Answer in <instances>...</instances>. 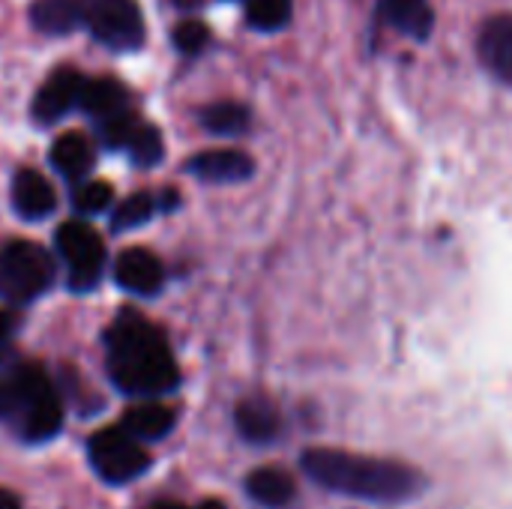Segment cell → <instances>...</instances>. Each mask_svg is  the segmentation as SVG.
<instances>
[{"instance_id": "1", "label": "cell", "mask_w": 512, "mask_h": 509, "mask_svg": "<svg viewBox=\"0 0 512 509\" xmlns=\"http://www.w3.org/2000/svg\"><path fill=\"white\" fill-rule=\"evenodd\" d=\"M108 378L129 396H165L177 390L180 369L159 327L138 312H120L105 330Z\"/></svg>"}, {"instance_id": "2", "label": "cell", "mask_w": 512, "mask_h": 509, "mask_svg": "<svg viewBox=\"0 0 512 509\" xmlns=\"http://www.w3.org/2000/svg\"><path fill=\"white\" fill-rule=\"evenodd\" d=\"M303 471L324 489L360 501H402L417 489V474L399 462L366 459L342 450H306Z\"/></svg>"}, {"instance_id": "3", "label": "cell", "mask_w": 512, "mask_h": 509, "mask_svg": "<svg viewBox=\"0 0 512 509\" xmlns=\"http://www.w3.org/2000/svg\"><path fill=\"white\" fill-rule=\"evenodd\" d=\"M0 423H6L21 441H51L63 426V405L36 363H12L0 369Z\"/></svg>"}, {"instance_id": "4", "label": "cell", "mask_w": 512, "mask_h": 509, "mask_svg": "<svg viewBox=\"0 0 512 509\" xmlns=\"http://www.w3.org/2000/svg\"><path fill=\"white\" fill-rule=\"evenodd\" d=\"M54 282L51 255L33 240H12L0 249V297L9 303H33Z\"/></svg>"}, {"instance_id": "5", "label": "cell", "mask_w": 512, "mask_h": 509, "mask_svg": "<svg viewBox=\"0 0 512 509\" xmlns=\"http://www.w3.org/2000/svg\"><path fill=\"white\" fill-rule=\"evenodd\" d=\"M81 21L96 42L114 51H135L144 42V18L135 0H78Z\"/></svg>"}, {"instance_id": "6", "label": "cell", "mask_w": 512, "mask_h": 509, "mask_svg": "<svg viewBox=\"0 0 512 509\" xmlns=\"http://www.w3.org/2000/svg\"><path fill=\"white\" fill-rule=\"evenodd\" d=\"M57 252L66 261L69 288L87 294L99 285L105 267V243L102 237L81 219H69L57 228Z\"/></svg>"}, {"instance_id": "7", "label": "cell", "mask_w": 512, "mask_h": 509, "mask_svg": "<svg viewBox=\"0 0 512 509\" xmlns=\"http://www.w3.org/2000/svg\"><path fill=\"white\" fill-rule=\"evenodd\" d=\"M90 468L111 486H126L150 468L147 450L123 429H102L87 444Z\"/></svg>"}, {"instance_id": "8", "label": "cell", "mask_w": 512, "mask_h": 509, "mask_svg": "<svg viewBox=\"0 0 512 509\" xmlns=\"http://www.w3.org/2000/svg\"><path fill=\"white\" fill-rule=\"evenodd\" d=\"M84 84H87V78L78 69H72V66L54 69L33 96V120L45 123V126L63 120L72 108H78Z\"/></svg>"}, {"instance_id": "9", "label": "cell", "mask_w": 512, "mask_h": 509, "mask_svg": "<svg viewBox=\"0 0 512 509\" xmlns=\"http://www.w3.org/2000/svg\"><path fill=\"white\" fill-rule=\"evenodd\" d=\"M114 279L129 294H156L165 282L162 261L147 249H126L114 264Z\"/></svg>"}, {"instance_id": "10", "label": "cell", "mask_w": 512, "mask_h": 509, "mask_svg": "<svg viewBox=\"0 0 512 509\" xmlns=\"http://www.w3.org/2000/svg\"><path fill=\"white\" fill-rule=\"evenodd\" d=\"M477 51L495 78L512 84V15H495L480 27Z\"/></svg>"}, {"instance_id": "11", "label": "cell", "mask_w": 512, "mask_h": 509, "mask_svg": "<svg viewBox=\"0 0 512 509\" xmlns=\"http://www.w3.org/2000/svg\"><path fill=\"white\" fill-rule=\"evenodd\" d=\"M12 207L21 219L36 222L54 213L57 207V195L54 186L33 168H21L12 177Z\"/></svg>"}, {"instance_id": "12", "label": "cell", "mask_w": 512, "mask_h": 509, "mask_svg": "<svg viewBox=\"0 0 512 509\" xmlns=\"http://www.w3.org/2000/svg\"><path fill=\"white\" fill-rule=\"evenodd\" d=\"M186 171L204 183H240L252 177L255 162L240 150H204L186 162Z\"/></svg>"}, {"instance_id": "13", "label": "cell", "mask_w": 512, "mask_h": 509, "mask_svg": "<svg viewBox=\"0 0 512 509\" xmlns=\"http://www.w3.org/2000/svg\"><path fill=\"white\" fill-rule=\"evenodd\" d=\"M378 18L417 42H426L435 30V9L429 0H378Z\"/></svg>"}, {"instance_id": "14", "label": "cell", "mask_w": 512, "mask_h": 509, "mask_svg": "<svg viewBox=\"0 0 512 509\" xmlns=\"http://www.w3.org/2000/svg\"><path fill=\"white\" fill-rule=\"evenodd\" d=\"M78 108L93 123H102V120H111V117L129 111L132 105H129V90L117 78H87Z\"/></svg>"}, {"instance_id": "15", "label": "cell", "mask_w": 512, "mask_h": 509, "mask_svg": "<svg viewBox=\"0 0 512 509\" xmlns=\"http://www.w3.org/2000/svg\"><path fill=\"white\" fill-rule=\"evenodd\" d=\"M234 423H237V432L249 444H270L279 435V426H282L276 405L261 399V396L243 399L237 405V411H234Z\"/></svg>"}, {"instance_id": "16", "label": "cell", "mask_w": 512, "mask_h": 509, "mask_svg": "<svg viewBox=\"0 0 512 509\" xmlns=\"http://www.w3.org/2000/svg\"><path fill=\"white\" fill-rule=\"evenodd\" d=\"M96 162V150L87 135L81 132H66L51 144V165L60 177L66 180H81Z\"/></svg>"}, {"instance_id": "17", "label": "cell", "mask_w": 512, "mask_h": 509, "mask_svg": "<svg viewBox=\"0 0 512 509\" xmlns=\"http://www.w3.org/2000/svg\"><path fill=\"white\" fill-rule=\"evenodd\" d=\"M177 423V414L165 405H156V402H141V405H132L126 414H123V432L132 435L138 444L141 441H162Z\"/></svg>"}, {"instance_id": "18", "label": "cell", "mask_w": 512, "mask_h": 509, "mask_svg": "<svg viewBox=\"0 0 512 509\" xmlns=\"http://www.w3.org/2000/svg\"><path fill=\"white\" fill-rule=\"evenodd\" d=\"M30 21L48 36H66L84 24L78 0H36L30 6Z\"/></svg>"}, {"instance_id": "19", "label": "cell", "mask_w": 512, "mask_h": 509, "mask_svg": "<svg viewBox=\"0 0 512 509\" xmlns=\"http://www.w3.org/2000/svg\"><path fill=\"white\" fill-rule=\"evenodd\" d=\"M246 492L264 507H285L294 498V480L279 468H258L246 477Z\"/></svg>"}, {"instance_id": "20", "label": "cell", "mask_w": 512, "mask_h": 509, "mask_svg": "<svg viewBox=\"0 0 512 509\" xmlns=\"http://www.w3.org/2000/svg\"><path fill=\"white\" fill-rule=\"evenodd\" d=\"M249 108L240 102H213L201 111V126L213 135H243L249 129Z\"/></svg>"}, {"instance_id": "21", "label": "cell", "mask_w": 512, "mask_h": 509, "mask_svg": "<svg viewBox=\"0 0 512 509\" xmlns=\"http://www.w3.org/2000/svg\"><path fill=\"white\" fill-rule=\"evenodd\" d=\"M156 210H162L159 198H153L150 192H132V195H126V198L117 204V210H114V216H111V228H114V231L141 228L144 222H150V216H153Z\"/></svg>"}, {"instance_id": "22", "label": "cell", "mask_w": 512, "mask_h": 509, "mask_svg": "<svg viewBox=\"0 0 512 509\" xmlns=\"http://www.w3.org/2000/svg\"><path fill=\"white\" fill-rule=\"evenodd\" d=\"M291 15H294L291 0H249L246 3V21L252 30H261V33H276L288 27Z\"/></svg>"}, {"instance_id": "23", "label": "cell", "mask_w": 512, "mask_h": 509, "mask_svg": "<svg viewBox=\"0 0 512 509\" xmlns=\"http://www.w3.org/2000/svg\"><path fill=\"white\" fill-rule=\"evenodd\" d=\"M123 150L129 153L132 165H138V168H153L165 156V144H162L159 129L150 126V123H144V120L135 126V132H132V138L126 141Z\"/></svg>"}, {"instance_id": "24", "label": "cell", "mask_w": 512, "mask_h": 509, "mask_svg": "<svg viewBox=\"0 0 512 509\" xmlns=\"http://www.w3.org/2000/svg\"><path fill=\"white\" fill-rule=\"evenodd\" d=\"M138 123H141V117L129 108V111H123V114H117V117H111V120L96 123V135H99V141H102L108 150H123L126 141L132 138V132H135Z\"/></svg>"}, {"instance_id": "25", "label": "cell", "mask_w": 512, "mask_h": 509, "mask_svg": "<svg viewBox=\"0 0 512 509\" xmlns=\"http://www.w3.org/2000/svg\"><path fill=\"white\" fill-rule=\"evenodd\" d=\"M111 198H114V192H111V186L105 180H87V183L75 186V192H72V204L84 216L102 213L111 204Z\"/></svg>"}, {"instance_id": "26", "label": "cell", "mask_w": 512, "mask_h": 509, "mask_svg": "<svg viewBox=\"0 0 512 509\" xmlns=\"http://www.w3.org/2000/svg\"><path fill=\"white\" fill-rule=\"evenodd\" d=\"M174 39V48L183 51V54H201L207 45H210V27L198 18H186L174 27L171 33Z\"/></svg>"}, {"instance_id": "27", "label": "cell", "mask_w": 512, "mask_h": 509, "mask_svg": "<svg viewBox=\"0 0 512 509\" xmlns=\"http://www.w3.org/2000/svg\"><path fill=\"white\" fill-rule=\"evenodd\" d=\"M12 327H15V321H12V315H6L3 309H0V345L9 339V333H12Z\"/></svg>"}, {"instance_id": "28", "label": "cell", "mask_w": 512, "mask_h": 509, "mask_svg": "<svg viewBox=\"0 0 512 509\" xmlns=\"http://www.w3.org/2000/svg\"><path fill=\"white\" fill-rule=\"evenodd\" d=\"M0 509H21V501H18L12 492L0 489Z\"/></svg>"}, {"instance_id": "29", "label": "cell", "mask_w": 512, "mask_h": 509, "mask_svg": "<svg viewBox=\"0 0 512 509\" xmlns=\"http://www.w3.org/2000/svg\"><path fill=\"white\" fill-rule=\"evenodd\" d=\"M171 3H174L177 9H183V12H195L204 0H171Z\"/></svg>"}, {"instance_id": "30", "label": "cell", "mask_w": 512, "mask_h": 509, "mask_svg": "<svg viewBox=\"0 0 512 509\" xmlns=\"http://www.w3.org/2000/svg\"><path fill=\"white\" fill-rule=\"evenodd\" d=\"M153 509H186L183 504H174V501H162V504H156Z\"/></svg>"}, {"instance_id": "31", "label": "cell", "mask_w": 512, "mask_h": 509, "mask_svg": "<svg viewBox=\"0 0 512 509\" xmlns=\"http://www.w3.org/2000/svg\"><path fill=\"white\" fill-rule=\"evenodd\" d=\"M195 509H225V507H222L219 501H204L201 507H195Z\"/></svg>"}, {"instance_id": "32", "label": "cell", "mask_w": 512, "mask_h": 509, "mask_svg": "<svg viewBox=\"0 0 512 509\" xmlns=\"http://www.w3.org/2000/svg\"><path fill=\"white\" fill-rule=\"evenodd\" d=\"M243 3H249V0H243Z\"/></svg>"}]
</instances>
